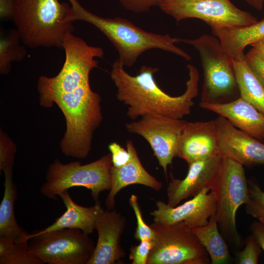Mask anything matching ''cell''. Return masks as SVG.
I'll return each instance as SVG.
<instances>
[{
	"mask_svg": "<svg viewBox=\"0 0 264 264\" xmlns=\"http://www.w3.org/2000/svg\"><path fill=\"white\" fill-rule=\"evenodd\" d=\"M189 79L185 92L172 96L157 85L154 74L158 68L142 66L135 76L129 74L117 59L112 64L110 77L116 88V98L127 106V115L134 120L145 115L156 114L182 119L190 113L193 99L198 95L199 76L193 65L187 66Z\"/></svg>",
	"mask_w": 264,
	"mask_h": 264,
	"instance_id": "obj_1",
	"label": "cell"
},
{
	"mask_svg": "<svg viewBox=\"0 0 264 264\" xmlns=\"http://www.w3.org/2000/svg\"><path fill=\"white\" fill-rule=\"evenodd\" d=\"M68 1L71 7L68 21H82L98 28L115 47L119 54L118 59L124 67L132 66L143 53L153 49L172 52L187 61L191 59L186 52L176 45L177 38L147 32L121 17L99 16L85 8L78 0Z\"/></svg>",
	"mask_w": 264,
	"mask_h": 264,
	"instance_id": "obj_2",
	"label": "cell"
},
{
	"mask_svg": "<svg viewBox=\"0 0 264 264\" xmlns=\"http://www.w3.org/2000/svg\"><path fill=\"white\" fill-rule=\"evenodd\" d=\"M70 7L58 0H17L13 21L23 44L30 48H63L66 36L73 31L67 20Z\"/></svg>",
	"mask_w": 264,
	"mask_h": 264,
	"instance_id": "obj_3",
	"label": "cell"
},
{
	"mask_svg": "<svg viewBox=\"0 0 264 264\" xmlns=\"http://www.w3.org/2000/svg\"><path fill=\"white\" fill-rule=\"evenodd\" d=\"M198 52L203 81L200 102L223 104L240 97L233 60L215 36L204 34L194 39L177 38Z\"/></svg>",
	"mask_w": 264,
	"mask_h": 264,
	"instance_id": "obj_4",
	"label": "cell"
},
{
	"mask_svg": "<svg viewBox=\"0 0 264 264\" xmlns=\"http://www.w3.org/2000/svg\"><path fill=\"white\" fill-rule=\"evenodd\" d=\"M112 165L110 153L84 165L80 161L63 164L57 159L49 166L40 192L44 197L57 200V196L65 190L82 186L89 189L93 199L98 202L100 194L110 189Z\"/></svg>",
	"mask_w": 264,
	"mask_h": 264,
	"instance_id": "obj_5",
	"label": "cell"
},
{
	"mask_svg": "<svg viewBox=\"0 0 264 264\" xmlns=\"http://www.w3.org/2000/svg\"><path fill=\"white\" fill-rule=\"evenodd\" d=\"M210 191L216 198L219 227L225 240L238 249L242 242L237 228L236 213L249 197L248 180L243 165L223 155L218 176Z\"/></svg>",
	"mask_w": 264,
	"mask_h": 264,
	"instance_id": "obj_6",
	"label": "cell"
},
{
	"mask_svg": "<svg viewBox=\"0 0 264 264\" xmlns=\"http://www.w3.org/2000/svg\"><path fill=\"white\" fill-rule=\"evenodd\" d=\"M153 246L147 264H209V256L192 229L183 222H154Z\"/></svg>",
	"mask_w": 264,
	"mask_h": 264,
	"instance_id": "obj_7",
	"label": "cell"
},
{
	"mask_svg": "<svg viewBox=\"0 0 264 264\" xmlns=\"http://www.w3.org/2000/svg\"><path fill=\"white\" fill-rule=\"evenodd\" d=\"M31 252L47 264H87L95 244L78 229L66 228L42 234H28Z\"/></svg>",
	"mask_w": 264,
	"mask_h": 264,
	"instance_id": "obj_8",
	"label": "cell"
},
{
	"mask_svg": "<svg viewBox=\"0 0 264 264\" xmlns=\"http://www.w3.org/2000/svg\"><path fill=\"white\" fill-rule=\"evenodd\" d=\"M158 6L176 22L195 18L208 25L245 26L256 22L250 13L236 7L230 0H158Z\"/></svg>",
	"mask_w": 264,
	"mask_h": 264,
	"instance_id": "obj_9",
	"label": "cell"
},
{
	"mask_svg": "<svg viewBox=\"0 0 264 264\" xmlns=\"http://www.w3.org/2000/svg\"><path fill=\"white\" fill-rule=\"evenodd\" d=\"M186 122L156 114L145 115L126 123L125 127L129 132L141 136L149 143L167 178L168 166L176 157L180 135Z\"/></svg>",
	"mask_w": 264,
	"mask_h": 264,
	"instance_id": "obj_10",
	"label": "cell"
},
{
	"mask_svg": "<svg viewBox=\"0 0 264 264\" xmlns=\"http://www.w3.org/2000/svg\"><path fill=\"white\" fill-rule=\"evenodd\" d=\"M206 188L183 204L171 207L162 201L156 202V209L150 213L154 222L171 225L183 222L194 228L206 224L216 213L217 201L215 193Z\"/></svg>",
	"mask_w": 264,
	"mask_h": 264,
	"instance_id": "obj_11",
	"label": "cell"
},
{
	"mask_svg": "<svg viewBox=\"0 0 264 264\" xmlns=\"http://www.w3.org/2000/svg\"><path fill=\"white\" fill-rule=\"evenodd\" d=\"M220 152L248 168L264 165V144L233 126L226 118L215 119Z\"/></svg>",
	"mask_w": 264,
	"mask_h": 264,
	"instance_id": "obj_12",
	"label": "cell"
},
{
	"mask_svg": "<svg viewBox=\"0 0 264 264\" xmlns=\"http://www.w3.org/2000/svg\"><path fill=\"white\" fill-rule=\"evenodd\" d=\"M223 156L220 154L189 164L187 174L182 179L175 178L172 175L167 189L168 205L176 206L183 199L196 196L205 188L211 190L218 176Z\"/></svg>",
	"mask_w": 264,
	"mask_h": 264,
	"instance_id": "obj_13",
	"label": "cell"
},
{
	"mask_svg": "<svg viewBox=\"0 0 264 264\" xmlns=\"http://www.w3.org/2000/svg\"><path fill=\"white\" fill-rule=\"evenodd\" d=\"M220 154H222L215 120L186 122L180 135L176 157L189 165Z\"/></svg>",
	"mask_w": 264,
	"mask_h": 264,
	"instance_id": "obj_14",
	"label": "cell"
},
{
	"mask_svg": "<svg viewBox=\"0 0 264 264\" xmlns=\"http://www.w3.org/2000/svg\"><path fill=\"white\" fill-rule=\"evenodd\" d=\"M126 223L125 217L114 209H107L101 213L95 225L97 242L87 264H115L121 262L125 255L120 240Z\"/></svg>",
	"mask_w": 264,
	"mask_h": 264,
	"instance_id": "obj_15",
	"label": "cell"
},
{
	"mask_svg": "<svg viewBox=\"0 0 264 264\" xmlns=\"http://www.w3.org/2000/svg\"><path fill=\"white\" fill-rule=\"evenodd\" d=\"M126 147L131 154L129 161L119 167L112 165L110 169L111 187L106 199L107 210L114 209L116 195L127 186L141 184L157 191H159L162 187V183L150 175L142 166L132 140H127Z\"/></svg>",
	"mask_w": 264,
	"mask_h": 264,
	"instance_id": "obj_16",
	"label": "cell"
},
{
	"mask_svg": "<svg viewBox=\"0 0 264 264\" xmlns=\"http://www.w3.org/2000/svg\"><path fill=\"white\" fill-rule=\"evenodd\" d=\"M201 108L226 118L233 126L263 142L264 115L240 97L223 104L200 102Z\"/></svg>",
	"mask_w": 264,
	"mask_h": 264,
	"instance_id": "obj_17",
	"label": "cell"
},
{
	"mask_svg": "<svg viewBox=\"0 0 264 264\" xmlns=\"http://www.w3.org/2000/svg\"><path fill=\"white\" fill-rule=\"evenodd\" d=\"M63 200L66 211L51 225L35 233L42 234L53 230L71 228L81 230L87 235L92 233L95 229V223L104 211L100 201L94 205L84 207L76 204L71 198L68 190L61 193L59 196Z\"/></svg>",
	"mask_w": 264,
	"mask_h": 264,
	"instance_id": "obj_18",
	"label": "cell"
},
{
	"mask_svg": "<svg viewBox=\"0 0 264 264\" xmlns=\"http://www.w3.org/2000/svg\"><path fill=\"white\" fill-rule=\"evenodd\" d=\"M213 35L220 41L222 46L233 60L240 59L244 50L264 39V18L255 23L245 26H210Z\"/></svg>",
	"mask_w": 264,
	"mask_h": 264,
	"instance_id": "obj_19",
	"label": "cell"
},
{
	"mask_svg": "<svg viewBox=\"0 0 264 264\" xmlns=\"http://www.w3.org/2000/svg\"><path fill=\"white\" fill-rule=\"evenodd\" d=\"M13 165L4 168V190L0 205V237L17 238L27 232L19 225L16 220L14 204L17 198L16 185L13 180Z\"/></svg>",
	"mask_w": 264,
	"mask_h": 264,
	"instance_id": "obj_20",
	"label": "cell"
},
{
	"mask_svg": "<svg viewBox=\"0 0 264 264\" xmlns=\"http://www.w3.org/2000/svg\"><path fill=\"white\" fill-rule=\"evenodd\" d=\"M197 238L208 253L212 264L230 263L228 246L220 234L216 213L205 225L192 228Z\"/></svg>",
	"mask_w": 264,
	"mask_h": 264,
	"instance_id": "obj_21",
	"label": "cell"
},
{
	"mask_svg": "<svg viewBox=\"0 0 264 264\" xmlns=\"http://www.w3.org/2000/svg\"><path fill=\"white\" fill-rule=\"evenodd\" d=\"M233 61L240 97L264 115V87L249 66L245 55Z\"/></svg>",
	"mask_w": 264,
	"mask_h": 264,
	"instance_id": "obj_22",
	"label": "cell"
},
{
	"mask_svg": "<svg viewBox=\"0 0 264 264\" xmlns=\"http://www.w3.org/2000/svg\"><path fill=\"white\" fill-rule=\"evenodd\" d=\"M28 235L0 237V264H43L31 252Z\"/></svg>",
	"mask_w": 264,
	"mask_h": 264,
	"instance_id": "obj_23",
	"label": "cell"
},
{
	"mask_svg": "<svg viewBox=\"0 0 264 264\" xmlns=\"http://www.w3.org/2000/svg\"><path fill=\"white\" fill-rule=\"evenodd\" d=\"M17 29H0V74L9 73L11 64L22 61L27 51Z\"/></svg>",
	"mask_w": 264,
	"mask_h": 264,
	"instance_id": "obj_24",
	"label": "cell"
},
{
	"mask_svg": "<svg viewBox=\"0 0 264 264\" xmlns=\"http://www.w3.org/2000/svg\"><path fill=\"white\" fill-rule=\"evenodd\" d=\"M249 197L244 204L246 213L264 224V191L254 179L248 180Z\"/></svg>",
	"mask_w": 264,
	"mask_h": 264,
	"instance_id": "obj_25",
	"label": "cell"
},
{
	"mask_svg": "<svg viewBox=\"0 0 264 264\" xmlns=\"http://www.w3.org/2000/svg\"><path fill=\"white\" fill-rule=\"evenodd\" d=\"M129 203L136 219L137 226L134 235L135 239L139 242L154 240L155 236L154 231L150 226L145 222L143 219L137 196L132 195L129 198Z\"/></svg>",
	"mask_w": 264,
	"mask_h": 264,
	"instance_id": "obj_26",
	"label": "cell"
},
{
	"mask_svg": "<svg viewBox=\"0 0 264 264\" xmlns=\"http://www.w3.org/2000/svg\"><path fill=\"white\" fill-rule=\"evenodd\" d=\"M262 248L251 234L246 239L245 245L242 250L236 252V263L257 264L262 253Z\"/></svg>",
	"mask_w": 264,
	"mask_h": 264,
	"instance_id": "obj_27",
	"label": "cell"
},
{
	"mask_svg": "<svg viewBox=\"0 0 264 264\" xmlns=\"http://www.w3.org/2000/svg\"><path fill=\"white\" fill-rule=\"evenodd\" d=\"M16 146L10 138L0 129V170L14 165Z\"/></svg>",
	"mask_w": 264,
	"mask_h": 264,
	"instance_id": "obj_28",
	"label": "cell"
},
{
	"mask_svg": "<svg viewBox=\"0 0 264 264\" xmlns=\"http://www.w3.org/2000/svg\"><path fill=\"white\" fill-rule=\"evenodd\" d=\"M153 246V240H144L138 245L132 246L129 255L132 264H147Z\"/></svg>",
	"mask_w": 264,
	"mask_h": 264,
	"instance_id": "obj_29",
	"label": "cell"
},
{
	"mask_svg": "<svg viewBox=\"0 0 264 264\" xmlns=\"http://www.w3.org/2000/svg\"><path fill=\"white\" fill-rule=\"evenodd\" d=\"M126 10L141 13L149 11L152 7L158 6V0H117Z\"/></svg>",
	"mask_w": 264,
	"mask_h": 264,
	"instance_id": "obj_30",
	"label": "cell"
},
{
	"mask_svg": "<svg viewBox=\"0 0 264 264\" xmlns=\"http://www.w3.org/2000/svg\"><path fill=\"white\" fill-rule=\"evenodd\" d=\"M109 151L111 155L112 166L121 167L127 163L130 159L131 154L116 142H112L109 145Z\"/></svg>",
	"mask_w": 264,
	"mask_h": 264,
	"instance_id": "obj_31",
	"label": "cell"
},
{
	"mask_svg": "<svg viewBox=\"0 0 264 264\" xmlns=\"http://www.w3.org/2000/svg\"><path fill=\"white\" fill-rule=\"evenodd\" d=\"M245 58L251 69L264 87V60L251 49L245 55Z\"/></svg>",
	"mask_w": 264,
	"mask_h": 264,
	"instance_id": "obj_32",
	"label": "cell"
},
{
	"mask_svg": "<svg viewBox=\"0 0 264 264\" xmlns=\"http://www.w3.org/2000/svg\"><path fill=\"white\" fill-rule=\"evenodd\" d=\"M17 0H0V20H13L16 11Z\"/></svg>",
	"mask_w": 264,
	"mask_h": 264,
	"instance_id": "obj_33",
	"label": "cell"
},
{
	"mask_svg": "<svg viewBox=\"0 0 264 264\" xmlns=\"http://www.w3.org/2000/svg\"><path fill=\"white\" fill-rule=\"evenodd\" d=\"M249 229L251 235L264 251V224L258 220L254 221L251 223Z\"/></svg>",
	"mask_w": 264,
	"mask_h": 264,
	"instance_id": "obj_34",
	"label": "cell"
},
{
	"mask_svg": "<svg viewBox=\"0 0 264 264\" xmlns=\"http://www.w3.org/2000/svg\"><path fill=\"white\" fill-rule=\"evenodd\" d=\"M251 46V49L264 60V39L252 44Z\"/></svg>",
	"mask_w": 264,
	"mask_h": 264,
	"instance_id": "obj_35",
	"label": "cell"
},
{
	"mask_svg": "<svg viewBox=\"0 0 264 264\" xmlns=\"http://www.w3.org/2000/svg\"><path fill=\"white\" fill-rule=\"evenodd\" d=\"M252 7L257 10H262L264 7V0H245Z\"/></svg>",
	"mask_w": 264,
	"mask_h": 264,
	"instance_id": "obj_36",
	"label": "cell"
},
{
	"mask_svg": "<svg viewBox=\"0 0 264 264\" xmlns=\"http://www.w3.org/2000/svg\"><path fill=\"white\" fill-rule=\"evenodd\" d=\"M263 139L264 140V131L263 134Z\"/></svg>",
	"mask_w": 264,
	"mask_h": 264,
	"instance_id": "obj_37",
	"label": "cell"
}]
</instances>
